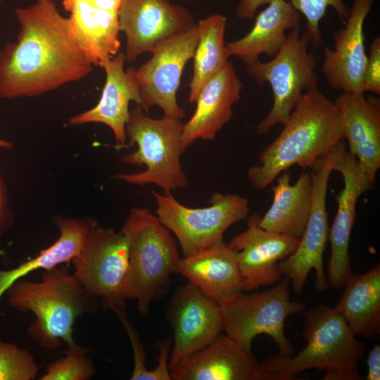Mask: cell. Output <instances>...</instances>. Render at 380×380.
I'll return each instance as SVG.
<instances>
[{"label": "cell", "instance_id": "1", "mask_svg": "<svg viewBox=\"0 0 380 380\" xmlns=\"http://www.w3.org/2000/svg\"><path fill=\"white\" fill-rule=\"evenodd\" d=\"M15 15L17 40L0 50V97L39 96L91 72L69 18L53 0H35Z\"/></svg>", "mask_w": 380, "mask_h": 380}, {"label": "cell", "instance_id": "2", "mask_svg": "<svg viewBox=\"0 0 380 380\" xmlns=\"http://www.w3.org/2000/svg\"><path fill=\"white\" fill-rule=\"evenodd\" d=\"M279 136L251 167L248 178L257 189L267 188L293 165L311 168L344 139L341 113L335 102L318 90L305 93Z\"/></svg>", "mask_w": 380, "mask_h": 380}, {"label": "cell", "instance_id": "3", "mask_svg": "<svg viewBox=\"0 0 380 380\" xmlns=\"http://www.w3.org/2000/svg\"><path fill=\"white\" fill-rule=\"evenodd\" d=\"M6 293L10 306L33 313L35 319L27 333L40 347L50 350L57 349L62 342L68 349L78 348L73 338L76 319L94 313L99 301L66 264L44 270L39 281L18 280Z\"/></svg>", "mask_w": 380, "mask_h": 380}, {"label": "cell", "instance_id": "4", "mask_svg": "<svg viewBox=\"0 0 380 380\" xmlns=\"http://www.w3.org/2000/svg\"><path fill=\"white\" fill-rule=\"evenodd\" d=\"M303 338L306 345L297 355H269L259 362L267 380L293 379L310 369L323 370L325 374L358 372L365 346L334 308L319 305L305 311Z\"/></svg>", "mask_w": 380, "mask_h": 380}, {"label": "cell", "instance_id": "5", "mask_svg": "<svg viewBox=\"0 0 380 380\" xmlns=\"http://www.w3.org/2000/svg\"><path fill=\"white\" fill-rule=\"evenodd\" d=\"M183 127L181 120L165 116L151 118L137 104L129 110L125 127L129 141L125 147L136 144L138 148L125 155L121 161L145 166L146 170L137 173H119L115 177L135 185L154 184L163 193L185 188L189 179L181 164Z\"/></svg>", "mask_w": 380, "mask_h": 380}, {"label": "cell", "instance_id": "6", "mask_svg": "<svg viewBox=\"0 0 380 380\" xmlns=\"http://www.w3.org/2000/svg\"><path fill=\"white\" fill-rule=\"evenodd\" d=\"M120 231L129 247L127 298L136 300L140 313L146 315L179 259L177 243L158 217L144 208H131Z\"/></svg>", "mask_w": 380, "mask_h": 380}, {"label": "cell", "instance_id": "7", "mask_svg": "<svg viewBox=\"0 0 380 380\" xmlns=\"http://www.w3.org/2000/svg\"><path fill=\"white\" fill-rule=\"evenodd\" d=\"M310 43L306 32L300 36V27L293 29L270 61L258 60L246 65L256 83L268 82L273 93L272 107L258 125L257 134L267 133L277 124L284 125L301 96L318 90L317 58L309 52Z\"/></svg>", "mask_w": 380, "mask_h": 380}, {"label": "cell", "instance_id": "8", "mask_svg": "<svg viewBox=\"0 0 380 380\" xmlns=\"http://www.w3.org/2000/svg\"><path fill=\"white\" fill-rule=\"evenodd\" d=\"M152 194L156 216L175 234L184 257L222 243L227 229L246 219L250 211L248 200L237 194L215 192L209 206L191 208L182 204L171 193Z\"/></svg>", "mask_w": 380, "mask_h": 380}, {"label": "cell", "instance_id": "9", "mask_svg": "<svg viewBox=\"0 0 380 380\" xmlns=\"http://www.w3.org/2000/svg\"><path fill=\"white\" fill-rule=\"evenodd\" d=\"M223 331L247 353L260 334L269 336L279 349V355L291 357L294 346L284 334L286 319L305 310V304L290 300V281L283 277L273 288L262 292L244 293L220 305Z\"/></svg>", "mask_w": 380, "mask_h": 380}, {"label": "cell", "instance_id": "10", "mask_svg": "<svg viewBox=\"0 0 380 380\" xmlns=\"http://www.w3.org/2000/svg\"><path fill=\"white\" fill-rule=\"evenodd\" d=\"M71 263L74 274L105 308L111 310L119 319L127 317L129 247L120 230L95 226Z\"/></svg>", "mask_w": 380, "mask_h": 380}, {"label": "cell", "instance_id": "11", "mask_svg": "<svg viewBox=\"0 0 380 380\" xmlns=\"http://www.w3.org/2000/svg\"><path fill=\"white\" fill-rule=\"evenodd\" d=\"M345 145L341 141L312 166V203L304 233L295 252L281 260L279 267L291 282L296 294H300L311 270L315 272L314 286L317 291H325L329 284L324 270L323 254L329 239L326 198L329 177L335 162Z\"/></svg>", "mask_w": 380, "mask_h": 380}, {"label": "cell", "instance_id": "12", "mask_svg": "<svg viewBox=\"0 0 380 380\" xmlns=\"http://www.w3.org/2000/svg\"><path fill=\"white\" fill-rule=\"evenodd\" d=\"M199 38L198 23L158 43L152 56L136 70L141 106L148 114L151 107H160L163 116L182 120L185 110L177 101L183 70L192 59Z\"/></svg>", "mask_w": 380, "mask_h": 380}, {"label": "cell", "instance_id": "13", "mask_svg": "<svg viewBox=\"0 0 380 380\" xmlns=\"http://www.w3.org/2000/svg\"><path fill=\"white\" fill-rule=\"evenodd\" d=\"M120 30L126 37V61L132 63L151 52L160 41L190 27L192 14L169 0H122L118 10Z\"/></svg>", "mask_w": 380, "mask_h": 380}, {"label": "cell", "instance_id": "14", "mask_svg": "<svg viewBox=\"0 0 380 380\" xmlns=\"http://www.w3.org/2000/svg\"><path fill=\"white\" fill-rule=\"evenodd\" d=\"M343 179V188L336 196L337 211L329 232L331 243L327 281L329 286L337 290L344 287L353 275L349 243L355 220L356 204L359 197L372 189L374 184L362 172L356 158L342 148L333 168Z\"/></svg>", "mask_w": 380, "mask_h": 380}, {"label": "cell", "instance_id": "15", "mask_svg": "<svg viewBox=\"0 0 380 380\" xmlns=\"http://www.w3.org/2000/svg\"><path fill=\"white\" fill-rule=\"evenodd\" d=\"M260 218L256 213L251 214L246 230L227 243L236 254L243 291L280 281L279 262L293 254L299 243V239L262 229Z\"/></svg>", "mask_w": 380, "mask_h": 380}, {"label": "cell", "instance_id": "16", "mask_svg": "<svg viewBox=\"0 0 380 380\" xmlns=\"http://www.w3.org/2000/svg\"><path fill=\"white\" fill-rule=\"evenodd\" d=\"M171 319L174 344L169 360L170 369L206 346L223 331L220 305L191 281L175 293Z\"/></svg>", "mask_w": 380, "mask_h": 380}, {"label": "cell", "instance_id": "17", "mask_svg": "<svg viewBox=\"0 0 380 380\" xmlns=\"http://www.w3.org/2000/svg\"><path fill=\"white\" fill-rule=\"evenodd\" d=\"M374 1L354 0L345 27L334 34V49H324L321 70L329 87L334 90L365 93L362 80L367 56L363 27Z\"/></svg>", "mask_w": 380, "mask_h": 380}, {"label": "cell", "instance_id": "18", "mask_svg": "<svg viewBox=\"0 0 380 380\" xmlns=\"http://www.w3.org/2000/svg\"><path fill=\"white\" fill-rule=\"evenodd\" d=\"M170 371L173 380H267L253 354L221 334Z\"/></svg>", "mask_w": 380, "mask_h": 380}, {"label": "cell", "instance_id": "19", "mask_svg": "<svg viewBox=\"0 0 380 380\" xmlns=\"http://www.w3.org/2000/svg\"><path fill=\"white\" fill-rule=\"evenodd\" d=\"M124 53L108 60L102 66L106 72V82L98 103L92 108L72 116L70 125L101 123L111 129L117 148L125 147L126 124L129 116V105L134 101L141 105V96L136 79V69L131 66L125 70Z\"/></svg>", "mask_w": 380, "mask_h": 380}, {"label": "cell", "instance_id": "20", "mask_svg": "<svg viewBox=\"0 0 380 380\" xmlns=\"http://www.w3.org/2000/svg\"><path fill=\"white\" fill-rule=\"evenodd\" d=\"M242 88L243 83L229 61L203 85L195 101L196 108L194 114L184 124V153L198 139H214L232 117V106L241 99Z\"/></svg>", "mask_w": 380, "mask_h": 380}, {"label": "cell", "instance_id": "21", "mask_svg": "<svg viewBox=\"0 0 380 380\" xmlns=\"http://www.w3.org/2000/svg\"><path fill=\"white\" fill-rule=\"evenodd\" d=\"M335 103L341 113L348 152L374 184L380 167V100L364 94L343 92Z\"/></svg>", "mask_w": 380, "mask_h": 380}, {"label": "cell", "instance_id": "22", "mask_svg": "<svg viewBox=\"0 0 380 380\" xmlns=\"http://www.w3.org/2000/svg\"><path fill=\"white\" fill-rule=\"evenodd\" d=\"M173 272L187 278L219 305L243 292L236 254L224 241L179 258Z\"/></svg>", "mask_w": 380, "mask_h": 380}, {"label": "cell", "instance_id": "23", "mask_svg": "<svg viewBox=\"0 0 380 380\" xmlns=\"http://www.w3.org/2000/svg\"><path fill=\"white\" fill-rule=\"evenodd\" d=\"M300 14L286 0L267 5L255 20L251 30L243 37L226 44L229 56L245 65L258 60L261 54L275 56L287 39V30L300 27Z\"/></svg>", "mask_w": 380, "mask_h": 380}, {"label": "cell", "instance_id": "24", "mask_svg": "<svg viewBox=\"0 0 380 380\" xmlns=\"http://www.w3.org/2000/svg\"><path fill=\"white\" fill-rule=\"evenodd\" d=\"M77 44L93 66L102 68L120 48L118 13L78 0H63Z\"/></svg>", "mask_w": 380, "mask_h": 380}, {"label": "cell", "instance_id": "25", "mask_svg": "<svg viewBox=\"0 0 380 380\" xmlns=\"http://www.w3.org/2000/svg\"><path fill=\"white\" fill-rule=\"evenodd\" d=\"M291 175L285 172L272 188V203L259 225L270 232L300 239L306 227L312 203V181L310 172L301 173L291 184Z\"/></svg>", "mask_w": 380, "mask_h": 380}, {"label": "cell", "instance_id": "26", "mask_svg": "<svg viewBox=\"0 0 380 380\" xmlns=\"http://www.w3.org/2000/svg\"><path fill=\"white\" fill-rule=\"evenodd\" d=\"M53 222L60 232L59 237L53 244L34 258L13 269H0V299L11 285L28 274L70 262L82 248L90 231L98 224L90 217L77 219L63 216L55 217Z\"/></svg>", "mask_w": 380, "mask_h": 380}, {"label": "cell", "instance_id": "27", "mask_svg": "<svg viewBox=\"0 0 380 380\" xmlns=\"http://www.w3.org/2000/svg\"><path fill=\"white\" fill-rule=\"evenodd\" d=\"M334 308L356 336L372 338L380 333V265L353 274Z\"/></svg>", "mask_w": 380, "mask_h": 380}, {"label": "cell", "instance_id": "28", "mask_svg": "<svg viewBox=\"0 0 380 380\" xmlns=\"http://www.w3.org/2000/svg\"><path fill=\"white\" fill-rule=\"evenodd\" d=\"M227 20L226 16L216 13L197 23L199 38L193 57L189 96L191 103L195 102L203 85L228 63L229 56L224 42Z\"/></svg>", "mask_w": 380, "mask_h": 380}, {"label": "cell", "instance_id": "29", "mask_svg": "<svg viewBox=\"0 0 380 380\" xmlns=\"http://www.w3.org/2000/svg\"><path fill=\"white\" fill-rule=\"evenodd\" d=\"M89 350L79 346L68 349L65 357L47 365L40 380H88L96 372L92 360L87 356Z\"/></svg>", "mask_w": 380, "mask_h": 380}, {"label": "cell", "instance_id": "30", "mask_svg": "<svg viewBox=\"0 0 380 380\" xmlns=\"http://www.w3.org/2000/svg\"><path fill=\"white\" fill-rule=\"evenodd\" d=\"M291 5L304 15L306 20V30L310 42L317 46L322 43L319 23L329 7H332L340 20L346 23L350 13L349 8L343 0H289Z\"/></svg>", "mask_w": 380, "mask_h": 380}, {"label": "cell", "instance_id": "31", "mask_svg": "<svg viewBox=\"0 0 380 380\" xmlns=\"http://www.w3.org/2000/svg\"><path fill=\"white\" fill-rule=\"evenodd\" d=\"M38 371L34 357L28 350L0 341V380H33Z\"/></svg>", "mask_w": 380, "mask_h": 380}, {"label": "cell", "instance_id": "32", "mask_svg": "<svg viewBox=\"0 0 380 380\" xmlns=\"http://www.w3.org/2000/svg\"><path fill=\"white\" fill-rule=\"evenodd\" d=\"M129 336L134 356V369L129 378L131 380H152L151 370L146 366V354L144 348L139 336L138 332L133 324L125 317L120 319Z\"/></svg>", "mask_w": 380, "mask_h": 380}, {"label": "cell", "instance_id": "33", "mask_svg": "<svg viewBox=\"0 0 380 380\" xmlns=\"http://www.w3.org/2000/svg\"><path fill=\"white\" fill-rule=\"evenodd\" d=\"M362 88L364 92L380 94V37L372 41L364 70Z\"/></svg>", "mask_w": 380, "mask_h": 380}, {"label": "cell", "instance_id": "34", "mask_svg": "<svg viewBox=\"0 0 380 380\" xmlns=\"http://www.w3.org/2000/svg\"><path fill=\"white\" fill-rule=\"evenodd\" d=\"M13 214L8 205L6 185L0 172V241L13 226Z\"/></svg>", "mask_w": 380, "mask_h": 380}, {"label": "cell", "instance_id": "35", "mask_svg": "<svg viewBox=\"0 0 380 380\" xmlns=\"http://www.w3.org/2000/svg\"><path fill=\"white\" fill-rule=\"evenodd\" d=\"M274 1L275 0H239L236 14L241 20L252 19L260 7L268 5Z\"/></svg>", "mask_w": 380, "mask_h": 380}, {"label": "cell", "instance_id": "36", "mask_svg": "<svg viewBox=\"0 0 380 380\" xmlns=\"http://www.w3.org/2000/svg\"><path fill=\"white\" fill-rule=\"evenodd\" d=\"M367 364L368 366L366 380L380 379V346L375 345L369 352Z\"/></svg>", "mask_w": 380, "mask_h": 380}, {"label": "cell", "instance_id": "37", "mask_svg": "<svg viewBox=\"0 0 380 380\" xmlns=\"http://www.w3.org/2000/svg\"><path fill=\"white\" fill-rule=\"evenodd\" d=\"M95 8L118 12L122 0H78Z\"/></svg>", "mask_w": 380, "mask_h": 380}, {"label": "cell", "instance_id": "38", "mask_svg": "<svg viewBox=\"0 0 380 380\" xmlns=\"http://www.w3.org/2000/svg\"><path fill=\"white\" fill-rule=\"evenodd\" d=\"M13 147V145L11 142L7 140L3 139H0V148L10 149V148H12Z\"/></svg>", "mask_w": 380, "mask_h": 380}, {"label": "cell", "instance_id": "39", "mask_svg": "<svg viewBox=\"0 0 380 380\" xmlns=\"http://www.w3.org/2000/svg\"><path fill=\"white\" fill-rule=\"evenodd\" d=\"M4 0H0V3H1Z\"/></svg>", "mask_w": 380, "mask_h": 380}, {"label": "cell", "instance_id": "40", "mask_svg": "<svg viewBox=\"0 0 380 380\" xmlns=\"http://www.w3.org/2000/svg\"><path fill=\"white\" fill-rule=\"evenodd\" d=\"M187 1H194V0H187Z\"/></svg>", "mask_w": 380, "mask_h": 380}]
</instances>
